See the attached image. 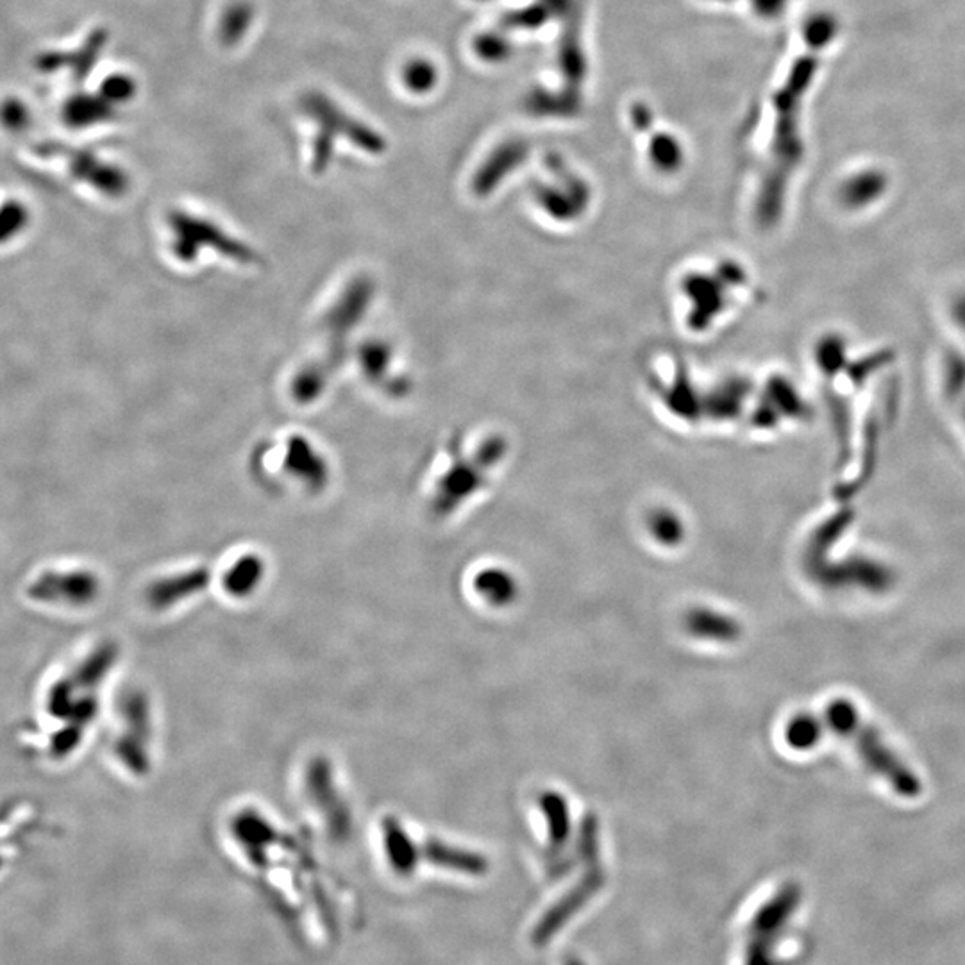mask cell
I'll list each match as a JSON object with an SVG mask.
<instances>
[{
  "mask_svg": "<svg viewBox=\"0 0 965 965\" xmlns=\"http://www.w3.org/2000/svg\"><path fill=\"white\" fill-rule=\"evenodd\" d=\"M815 68H817V60L814 54L801 56L792 66L789 79L785 82V87L774 97V107H776V131H774L773 140V167L771 173L763 181L762 193H760V209L763 220L776 218V209L782 201L785 192V182L789 179L792 168H796L799 160H801V142L798 137V115L801 97L809 88L812 77H814Z\"/></svg>",
  "mask_w": 965,
  "mask_h": 965,
  "instance_id": "cell-1",
  "label": "cell"
},
{
  "mask_svg": "<svg viewBox=\"0 0 965 965\" xmlns=\"http://www.w3.org/2000/svg\"><path fill=\"white\" fill-rule=\"evenodd\" d=\"M826 723L831 732L851 740L865 767L887 782L896 792L906 798H914L919 793V779L885 746L878 732L862 721L853 702L848 699L829 702L826 708Z\"/></svg>",
  "mask_w": 965,
  "mask_h": 965,
  "instance_id": "cell-2",
  "label": "cell"
},
{
  "mask_svg": "<svg viewBox=\"0 0 965 965\" xmlns=\"http://www.w3.org/2000/svg\"><path fill=\"white\" fill-rule=\"evenodd\" d=\"M304 104H306V112H309V115L322 127V135L317 138V152H315L319 167H323L328 162L331 140L337 132L351 138L356 145L361 147L365 151H383L384 142L380 135H376L370 127L359 124L358 120L345 117V113L339 106H334L328 97L314 93V96L306 97Z\"/></svg>",
  "mask_w": 965,
  "mask_h": 965,
  "instance_id": "cell-3",
  "label": "cell"
},
{
  "mask_svg": "<svg viewBox=\"0 0 965 965\" xmlns=\"http://www.w3.org/2000/svg\"><path fill=\"white\" fill-rule=\"evenodd\" d=\"M801 903V889L799 885H785L771 900L757 912L753 920V930L759 940L771 944V937L776 936L789 925L792 915L796 914Z\"/></svg>",
  "mask_w": 965,
  "mask_h": 965,
  "instance_id": "cell-4",
  "label": "cell"
},
{
  "mask_svg": "<svg viewBox=\"0 0 965 965\" xmlns=\"http://www.w3.org/2000/svg\"><path fill=\"white\" fill-rule=\"evenodd\" d=\"M173 228L176 231L177 245L201 238L203 242L207 240V245H213V247L220 249L224 253L237 256V259H249V254L253 256V253H249L247 249L237 245L238 242L234 243L226 234L218 233L217 228L212 226V224L206 223V220H199L195 217H188L187 213H176L174 215Z\"/></svg>",
  "mask_w": 965,
  "mask_h": 965,
  "instance_id": "cell-5",
  "label": "cell"
},
{
  "mask_svg": "<svg viewBox=\"0 0 965 965\" xmlns=\"http://www.w3.org/2000/svg\"><path fill=\"white\" fill-rule=\"evenodd\" d=\"M528 151H530V145L526 142H522V140H510V142L503 143L486 160L485 165L481 167L480 173L475 176V192L483 193L492 190L494 188L492 185H496L500 177L505 176L506 170L510 173L511 168L517 167L519 163L526 160Z\"/></svg>",
  "mask_w": 965,
  "mask_h": 965,
  "instance_id": "cell-6",
  "label": "cell"
},
{
  "mask_svg": "<svg viewBox=\"0 0 965 965\" xmlns=\"http://www.w3.org/2000/svg\"><path fill=\"white\" fill-rule=\"evenodd\" d=\"M688 633L702 640L715 643H733L740 635V624L726 613L713 612L708 608H698L688 612L685 619Z\"/></svg>",
  "mask_w": 965,
  "mask_h": 965,
  "instance_id": "cell-7",
  "label": "cell"
},
{
  "mask_svg": "<svg viewBox=\"0 0 965 965\" xmlns=\"http://www.w3.org/2000/svg\"><path fill=\"white\" fill-rule=\"evenodd\" d=\"M558 61H560V71L566 77V90L572 93H580L583 79L586 76V60L583 54L582 40H580V26H577L576 15L572 18L571 24L567 27L566 35L561 38L560 52H558Z\"/></svg>",
  "mask_w": 965,
  "mask_h": 965,
  "instance_id": "cell-8",
  "label": "cell"
},
{
  "mask_svg": "<svg viewBox=\"0 0 965 965\" xmlns=\"http://www.w3.org/2000/svg\"><path fill=\"white\" fill-rule=\"evenodd\" d=\"M601 884L602 878L599 871H594V873L586 876L585 881L582 885H577L576 889L567 896V900L561 901L560 905H556L547 914L546 919L542 920L538 930H536L538 940H546L547 937H551L555 931H558V928L571 917V914H574L577 909H582L585 900H588L599 889Z\"/></svg>",
  "mask_w": 965,
  "mask_h": 965,
  "instance_id": "cell-9",
  "label": "cell"
},
{
  "mask_svg": "<svg viewBox=\"0 0 965 965\" xmlns=\"http://www.w3.org/2000/svg\"><path fill=\"white\" fill-rule=\"evenodd\" d=\"M209 583V574L206 571H188L179 576L163 577L149 592V599L157 608H170L185 597L195 596Z\"/></svg>",
  "mask_w": 965,
  "mask_h": 965,
  "instance_id": "cell-10",
  "label": "cell"
},
{
  "mask_svg": "<svg viewBox=\"0 0 965 965\" xmlns=\"http://www.w3.org/2000/svg\"><path fill=\"white\" fill-rule=\"evenodd\" d=\"M582 97L580 93L572 91H547L536 88L526 97L528 112L533 113L535 117H571L574 113L580 112Z\"/></svg>",
  "mask_w": 965,
  "mask_h": 965,
  "instance_id": "cell-11",
  "label": "cell"
},
{
  "mask_svg": "<svg viewBox=\"0 0 965 965\" xmlns=\"http://www.w3.org/2000/svg\"><path fill=\"white\" fill-rule=\"evenodd\" d=\"M474 588L481 597H485L486 602H491L494 607L510 605L519 592L513 576L500 569H486V571L480 572L475 576Z\"/></svg>",
  "mask_w": 965,
  "mask_h": 965,
  "instance_id": "cell-12",
  "label": "cell"
},
{
  "mask_svg": "<svg viewBox=\"0 0 965 965\" xmlns=\"http://www.w3.org/2000/svg\"><path fill=\"white\" fill-rule=\"evenodd\" d=\"M541 809L546 815L553 848H561L571 834V812L567 799L556 792L542 793Z\"/></svg>",
  "mask_w": 965,
  "mask_h": 965,
  "instance_id": "cell-13",
  "label": "cell"
},
{
  "mask_svg": "<svg viewBox=\"0 0 965 965\" xmlns=\"http://www.w3.org/2000/svg\"><path fill=\"white\" fill-rule=\"evenodd\" d=\"M262 577H264V561L259 560L258 556H245L231 567L224 583L233 596H247L262 582Z\"/></svg>",
  "mask_w": 965,
  "mask_h": 965,
  "instance_id": "cell-14",
  "label": "cell"
},
{
  "mask_svg": "<svg viewBox=\"0 0 965 965\" xmlns=\"http://www.w3.org/2000/svg\"><path fill=\"white\" fill-rule=\"evenodd\" d=\"M401 79H403L406 90L411 91L415 96H426V93L435 90L436 82H439V68L430 60L414 58V60L406 61L403 71H401Z\"/></svg>",
  "mask_w": 965,
  "mask_h": 965,
  "instance_id": "cell-15",
  "label": "cell"
},
{
  "mask_svg": "<svg viewBox=\"0 0 965 965\" xmlns=\"http://www.w3.org/2000/svg\"><path fill=\"white\" fill-rule=\"evenodd\" d=\"M785 738H787L790 748L798 749V751H809V749H814L823 738V724L820 719H815L810 713H799L787 724Z\"/></svg>",
  "mask_w": 965,
  "mask_h": 965,
  "instance_id": "cell-16",
  "label": "cell"
},
{
  "mask_svg": "<svg viewBox=\"0 0 965 965\" xmlns=\"http://www.w3.org/2000/svg\"><path fill=\"white\" fill-rule=\"evenodd\" d=\"M251 24H253V8L247 2H234L228 5L218 26L220 40L226 46H237L238 41L247 35Z\"/></svg>",
  "mask_w": 965,
  "mask_h": 965,
  "instance_id": "cell-17",
  "label": "cell"
},
{
  "mask_svg": "<svg viewBox=\"0 0 965 965\" xmlns=\"http://www.w3.org/2000/svg\"><path fill=\"white\" fill-rule=\"evenodd\" d=\"M428 853H430V859L435 860L439 864L453 867V869L467 871V873H472V875H481L486 869L485 860L478 856V854L460 851V849L447 848V846H442L440 842H431L428 846Z\"/></svg>",
  "mask_w": 965,
  "mask_h": 965,
  "instance_id": "cell-18",
  "label": "cell"
},
{
  "mask_svg": "<svg viewBox=\"0 0 965 965\" xmlns=\"http://www.w3.org/2000/svg\"><path fill=\"white\" fill-rule=\"evenodd\" d=\"M293 444L295 445L290 447V467H292V470H295V474L301 475L303 480L312 481L319 488L323 483V478H326V469H323L322 461L319 460V456H315L312 453V449L304 442H293Z\"/></svg>",
  "mask_w": 965,
  "mask_h": 965,
  "instance_id": "cell-19",
  "label": "cell"
},
{
  "mask_svg": "<svg viewBox=\"0 0 965 965\" xmlns=\"http://www.w3.org/2000/svg\"><path fill=\"white\" fill-rule=\"evenodd\" d=\"M555 18L551 8L547 5L546 0H541L538 4L526 5L521 10L508 11L503 16V26L510 29H541L546 26L547 22Z\"/></svg>",
  "mask_w": 965,
  "mask_h": 965,
  "instance_id": "cell-20",
  "label": "cell"
},
{
  "mask_svg": "<svg viewBox=\"0 0 965 965\" xmlns=\"http://www.w3.org/2000/svg\"><path fill=\"white\" fill-rule=\"evenodd\" d=\"M649 157L658 168L662 170H674L680 167L683 162L682 143L676 138L671 137L668 132L657 135L649 143Z\"/></svg>",
  "mask_w": 965,
  "mask_h": 965,
  "instance_id": "cell-21",
  "label": "cell"
},
{
  "mask_svg": "<svg viewBox=\"0 0 965 965\" xmlns=\"http://www.w3.org/2000/svg\"><path fill=\"white\" fill-rule=\"evenodd\" d=\"M475 56L486 63H500L508 60L511 52L510 40H506L505 36L499 33H483L474 38Z\"/></svg>",
  "mask_w": 965,
  "mask_h": 965,
  "instance_id": "cell-22",
  "label": "cell"
},
{
  "mask_svg": "<svg viewBox=\"0 0 965 965\" xmlns=\"http://www.w3.org/2000/svg\"><path fill=\"white\" fill-rule=\"evenodd\" d=\"M27 223L29 213L22 204L10 203L0 207V245L24 233Z\"/></svg>",
  "mask_w": 965,
  "mask_h": 965,
  "instance_id": "cell-23",
  "label": "cell"
},
{
  "mask_svg": "<svg viewBox=\"0 0 965 965\" xmlns=\"http://www.w3.org/2000/svg\"><path fill=\"white\" fill-rule=\"evenodd\" d=\"M652 535L662 542L663 546H676L683 538L682 521L671 511H658L651 521Z\"/></svg>",
  "mask_w": 965,
  "mask_h": 965,
  "instance_id": "cell-24",
  "label": "cell"
},
{
  "mask_svg": "<svg viewBox=\"0 0 965 965\" xmlns=\"http://www.w3.org/2000/svg\"><path fill=\"white\" fill-rule=\"evenodd\" d=\"M749 2L753 4L757 15L771 21V18H778L784 13L785 5L789 0H749Z\"/></svg>",
  "mask_w": 965,
  "mask_h": 965,
  "instance_id": "cell-25",
  "label": "cell"
},
{
  "mask_svg": "<svg viewBox=\"0 0 965 965\" xmlns=\"http://www.w3.org/2000/svg\"><path fill=\"white\" fill-rule=\"evenodd\" d=\"M106 93L110 99H115V101H126L135 93V87L127 77H115L107 82Z\"/></svg>",
  "mask_w": 965,
  "mask_h": 965,
  "instance_id": "cell-26",
  "label": "cell"
},
{
  "mask_svg": "<svg viewBox=\"0 0 965 965\" xmlns=\"http://www.w3.org/2000/svg\"><path fill=\"white\" fill-rule=\"evenodd\" d=\"M632 118L638 131H647L652 126V115L644 104H635L632 110Z\"/></svg>",
  "mask_w": 965,
  "mask_h": 965,
  "instance_id": "cell-27",
  "label": "cell"
}]
</instances>
